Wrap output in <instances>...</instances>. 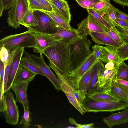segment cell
I'll list each match as a JSON object with an SVG mask.
<instances>
[{
  "label": "cell",
  "mask_w": 128,
  "mask_h": 128,
  "mask_svg": "<svg viewBox=\"0 0 128 128\" xmlns=\"http://www.w3.org/2000/svg\"><path fill=\"white\" fill-rule=\"evenodd\" d=\"M44 54L51 61L62 74L70 71L71 62L69 45L60 41L45 50Z\"/></svg>",
  "instance_id": "6da1fadb"
},
{
  "label": "cell",
  "mask_w": 128,
  "mask_h": 128,
  "mask_svg": "<svg viewBox=\"0 0 128 128\" xmlns=\"http://www.w3.org/2000/svg\"><path fill=\"white\" fill-rule=\"evenodd\" d=\"M92 44L87 37L80 36L74 42L69 44L71 62L70 72L81 65L91 54L92 52L90 48Z\"/></svg>",
  "instance_id": "7a4b0ae2"
},
{
  "label": "cell",
  "mask_w": 128,
  "mask_h": 128,
  "mask_svg": "<svg viewBox=\"0 0 128 128\" xmlns=\"http://www.w3.org/2000/svg\"><path fill=\"white\" fill-rule=\"evenodd\" d=\"M49 66L56 74L60 85L62 90L66 95L70 103L82 115L87 112L82 104L83 102L78 91L66 76L62 74L54 64L48 60Z\"/></svg>",
  "instance_id": "3957f363"
},
{
  "label": "cell",
  "mask_w": 128,
  "mask_h": 128,
  "mask_svg": "<svg viewBox=\"0 0 128 128\" xmlns=\"http://www.w3.org/2000/svg\"><path fill=\"white\" fill-rule=\"evenodd\" d=\"M36 41L30 30L18 34H12L3 38L0 40V46L5 47L8 50L18 48H34Z\"/></svg>",
  "instance_id": "277c9868"
},
{
  "label": "cell",
  "mask_w": 128,
  "mask_h": 128,
  "mask_svg": "<svg viewBox=\"0 0 128 128\" xmlns=\"http://www.w3.org/2000/svg\"><path fill=\"white\" fill-rule=\"evenodd\" d=\"M90 99L89 101L85 103L84 102L82 104L87 112H113L124 110L128 107V102L120 100H96Z\"/></svg>",
  "instance_id": "5b68a950"
},
{
  "label": "cell",
  "mask_w": 128,
  "mask_h": 128,
  "mask_svg": "<svg viewBox=\"0 0 128 128\" xmlns=\"http://www.w3.org/2000/svg\"><path fill=\"white\" fill-rule=\"evenodd\" d=\"M33 13L38 25L28 28L45 34H52L56 33L58 28L60 26L43 11L34 10Z\"/></svg>",
  "instance_id": "8992f818"
},
{
  "label": "cell",
  "mask_w": 128,
  "mask_h": 128,
  "mask_svg": "<svg viewBox=\"0 0 128 128\" xmlns=\"http://www.w3.org/2000/svg\"><path fill=\"white\" fill-rule=\"evenodd\" d=\"M28 9L27 0H17L8 13V26L16 29L20 28V22Z\"/></svg>",
  "instance_id": "52a82bcc"
},
{
  "label": "cell",
  "mask_w": 128,
  "mask_h": 128,
  "mask_svg": "<svg viewBox=\"0 0 128 128\" xmlns=\"http://www.w3.org/2000/svg\"><path fill=\"white\" fill-rule=\"evenodd\" d=\"M87 18L78 25L77 30L80 36L86 37L92 32L107 33L108 29L92 15L88 13Z\"/></svg>",
  "instance_id": "ba28073f"
},
{
  "label": "cell",
  "mask_w": 128,
  "mask_h": 128,
  "mask_svg": "<svg viewBox=\"0 0 128 128\" xmlns=\"http://www.w3.org/2000/svg\"><path fill=\"white\" fill-rule=\"evenodd\" d=\"M6 105L3 112L6 122L9 124H17L19 119V111L14 95L10 90L5 95Z\"/></svg>",
  "instance_id": "9c48e42d"
},
{
  "label": "cell",
  "mask_w": 128,
  "mask_h": 128,
  "mask_svg": "<svg viewBox=\"0 0 128 128\" xmlns=\"http://www.w3.org/2000/svg\"><path fill=\"white\" fill-rule=\"evenodd\" d=\"M118 68L110 70L106 69L104 65L101 67L98 74L97 80L95 86V92H102L110 94Z\"/></svg>",
  "instance_id": "30bf717a"
},
{
  "label": "cell",
  "mask_w": 128,
  "mask_h": 128,
  "mask_svg": "<svg viewBox=\"0 0 128 128\" xmlns=\"http://www.w3.org/2000/svg\"><path fill=\"white\" fill-rule=\"evenodd\" d=\"M24 54L30 60L38 66L46 76V78L50 81L55 88L58 91L62 90V88L58 76L53 72L49 66L45 62L43 54H40V56L29 54L25 50Z\"/></svg>",
  "instance_id": "8fae6325"
},
{
  "label": "cell",
  "mask_w": 128,
  "mask_h": 128,
  "mask_svg": "<svg viewBox=\"0 0 128 128\" xmlns=\"http://www.w3.org/2000/svg\"><path fill=\"white\" fill-rule=\"evenodd\" d=\"M97 61L95 60L92 52L91 54L80 66L75 70L64 75L66 76L78 91L79 82L81 78L92 67Z\"/></svg>",
  "instance_id": "7c38bea8"
},
{
  "label": "cell",
  "mask_w": 128,
  "mask_h": 128,
  "mask_svg": "<svg viewBox=\"0 0 128 128\" xmlns=\"http://www.w3.org/2000/svg\"><path fill=\"white\" fill-rule=\"evenodd\" d=\"M27 28L28 30L32 31L35 38L36 46L33 49L35 53L44 54L46 49L54 45L58 42L48 34L38 32L28 28Z\"/></svg>",
  "instance_id": "4fadbf2b"
},
{
  "label": "cell",
  "mask_w": 128,
  "mask_h": 128,
  "mask_svg": "<svg viewBox=\"0 0 128 128\" xmlns=\"http://www.w3.org/2000/svg\"><path fill=\"white\" fill-rule=\"evenodd\" d=\"M36 76H33L27 80L14 82L11 89L14 93L17 102L22 104L24 107L26 106H29L27 98V91L30 82L33 81Z\"/></svg>",
  "instance_id": "5bb4252c"
},
{
  "label": "cell",
  "mask_w": 128,
  "mask_h": 128,
  "mask_svg": "<svg viewBox=\"0 0 128 128\" xmlns=\"http://www.w3.org/2000/svg\"><path fill=\"white\" fill-rule=\"evenodd\" d=\"M48 34L56 40L68 44L74 42L80 37L77 29H67L60 26L58 28L56 33Z\"/></svg>",
  "instance_id": "9a60e30c"
},
{
  "label": "cell",
  "mask_w": 128,
  "mask_h": 128,
  "mask_svg": "<svg viewBox=\"0 0 128 128\" xmlns=\"http://www.w3.org/2000/svg\"><path fill=\"white\" fill-rule=\"evenodd\" d=\"M49 2L54 12L60 17L70 23L71 15L67 1L65 0H53Z\"/></svg>",
  "instance_id": "2e32d148"
},
{
  "label": "cell",
  "mask_w": 128,
  "mask_h": 128,
  "mask_svg": "<svg viewBox=\"0 0 128 128\" xmlns=\"http://www.w3.org/2000/svg\"><path fill=\"white\" fill-rule=\"evenodd\" d=\"M103 121L110 128L128 122V108L123 111L112 114L104 118Z\"/></svg>",
  "instance_id": "e0dca14e"
},
{
  "label": "cell",
  "mask_w": 128,
  "mask_h": 128,
  "mask_svg": "<svg viewBox=\"0 0 128 128\" xmlns=\"http://www.w3.org/2000/svg\"><path fill=\"white\" fill-rule=\"evenodd\" d=\"M115 47L109 46L104 47L100 60L104 63L112 61L118 66L122 61L117 54Z\"/></svg>",
  "instance_id": "ac0fdd59"
},
{
  "label": "cell",
  "mask_w": 128,
  "mask_h": 128,
  "mask_svg": "<svg viewBox=\"0 0 128 128\" xmlns=\"http://www.w3.org/2000/svg\"><path fill=\"white\" fill-rule=\"evenodd\" d=\"M90 35L95 43L99 45H105L115 48L120 46L111 38L106 32H92Z\"/></svg>",
  "instance_id": "d6986e66"
},
{
  "label": "cell",
  "mask_w": 128,
  "mask_h": 128,
  "mask_svg": "<svg viewBox=\"0 0 128 128\" xmlns=\"http://www.w3.org/2000/svg\"><path fill=\"white\" fill-rule=\"evenodd\" d=\"M24 50V48H22L17 54L14 60L9 72L6 93L11 89Z\"/></svg>",
  "instance_id": "ffe728a7"
},
{
  "label": "cell",
  "mask_w": 128,
  "mask_h": 128,
  "mask_svg": "<svg viewBox=\"0 0 128 128\" xmlns=\"http://www.w3.org/2000/svg\"><path fill=\"white\" fill-rule=\"evenodd\" d=\"M104 65L102 62L99 60L96 62L91 69L89 82L88 87L86 96L95 92V87L97 80L98 74L101 67Z\"/></svg>",
  "instance_id": "44dd1931"
},
{
  "label": "cell",
  "mask_w": 128,
  "mask_h": 128,
  "mask_svg": "<svg viewBox=\"0 0 128 128\" xmlns=\"http://www.w3.org/2000/svg\"><path fill=\"white\" fill-rule=\"evenodd\" d=\"M22 48H18L13 50H8L9 52V58L7 64L5 66V70L4 84V93H6V91L9 72L14 60L17 54Z\"/></svg>",
  "instance_id": "7402d4cb"
},
{
  "label": "cell",
  "mask_w": 128,
  "mask_h": 128,
  "mask_svg": "<svg viewBox=\"0 0 128 128\" xmlns=\"http://www.w3.org/2000/svg\"><path fill=\"white\" fill-rule=\"evenodd\" d=\"M92 68L83 76L79 82L78 92L83 103L86 96L87 90L90 80Z\"/></svg>",
  "instance_id": "603a6c76"
},
{
  "label": "cell",
  "mask_w": 128,
  "mask_h": 128,
  "mask_svg": "<svg viewBox=\"0 0 128 128\" xmlns=\"http://www.w3.org/2000/svg\"><path fill=\"white\" fill-rule=\"evenodd\" d=\"M20 66L36 74H39L46 77V75L41 69L26 56L22 58Z\"/></svg>",
  "instance_id": "cb8c5ba5"
},
{
  "label": "cell",
  "mask_w": 128,
  "mask_h": 128,
  "mask_svg": "<svg viewBox=\"0 0 128 128\" xmlns=\"http://www.w3.org/2000/svg\"><path fill=\"white\" fill-rule=\"evenodd\" d=\"M20 24L27 28L38 25L37 20L32 10L29 8L20 22Z\"/></svg>",
  "instance_id": "d4e9b609"
},
{
  "label": "cell",
  "mask_w": 128,
  "mask_h": 128,
  "mask_svg": "<svg viewBox=\"0 0 128 128\" xmlns=\"http://www.w3.org/2000/svg\"><path fill=\"white\" fill-rule=\"evenodd\" d=\"M36 74L25 68L20 66L15 76L14 82L27 80L33 76H36Z\"/></svg>",
  "instance_id": "484cf974"
},
{
  "label": "cell",
  "mask_w": 128,
  "mask_h": 128,
  "mask_svg": "<svg viewBox=\"0 0 128 128\" xmlns=\"http://www.w3.org/2000/svg\"><path fill=\"white\" fill-rule=\"evenodd\" d=\"M88 97L90 99L96 100H120L109 93L102 92H95Z\"/></svg>",
  "instance_id": "4316f807"
},
{
  "label": "cell",
  "mask_w": 128,
  "mask_h": 128,
  "mask_svg": "<svg viewBox=\"0 0 128 128\" xmlns=\"http://www.w3.org/2000/svg\"><path fill=\"white\" fill-rule=\"evenodd\" d=\"M110 94L120 100L128 102V96L113 81Z\"/></svg>",
  "instance_id": "83f0119b"
},
{
  "label": "cell",
  "mask_w": 128,
  "mask_h": 128,
  "mask_svg": "<svg viewBox=\"0 0 128 128\" xmlns=\"http://www.w3.org/2000/svg\"><path fill=\"white\" fill-rule=\"evenodd\" d=\"M115 78L128 81V66L122 61L118 66Z\"/></svg>",
  "instance_id": "f1b7e54d"
},
{
  "label": "cell",
  "mask_w": 128,
  "mask_h": 128,
  "mask_svg": "<svg viewBox=\"0 0 128 128\" xmlns=\"http://www.w3.org/2000/svg\"><path fill=\"white\" fill-rule=\"evenodd\" d=\"M24 108V113L22 116V119L18 126L22 125L23 128H28L30 125L32 121L31 117L32 113L30 110L29 106H26Z\"/></svg>",
  "instance_id": "f546056e"
},
{
  "label": "cell",
  "mask_w": 128,
  "mask_h": 128,
  "mask_svg": "<svg viewBox=\"0 0 128 128\" xmlns=\"http://www.w3.org/2000/svg\"><path fill=\"white\" fill-rule=\"evenodd\" d=\"M112 6L110 2V0L100 1L94 5L92 9L102 16L108 7Z\"/></svg>",
  "instance_id": "4dcf8cb0"
},
{
  "label": "cell",
  "mask_w": 128,
  "mask_h": 128,
  "mask_svg": "<svg viewBox=\"0 0 128 128\" xmlns=\"http://www.w3.org/2000/svg\"><path fill=\"white\" fill-rule=\"evenodd\" d=\"M43 11L48 14L60 27L67 29H72L70 23L60 17L53 11L52 12Z\"/></svg>",
  "instance_id": "1f68e13d"
},
{
  "label": "cell",
  "mask_w": 128,
  "mask_h": 128,
  "mask_svg": "<svg viewBox=\"0 0 128 128\" xmlns=\"http://www.w3.org/2000/svg\"><path fill=\"white\" fill-rule=\"evenodd\" d=\"M108 35L120 46L124 44V42L120 36L116 26L113 24L112 28L109 30L106 33Z\"/></svg>",
  "instance_id": "d6a6232c"
},
{
  "label": "cell",
  "mask_w": 128,
  "mask_h": 128,
  "mask_svg": "<svg viewBox=\"0 0 128 128\" xmlns=\"http://www.w3.org/2000/svg\"><path fill=\"white\" fill-rule=\"evenodd\" d=\"M87 10L88 13H90L92 15L109 30L112 28L113 24L110 23L102 16L96 12L93 9H87Z\"/></svg>",
  "instance_id": "836d02e7"
},
{
  "label": "cell",
  "mask_w": 128,
  "mask_h": 128,
  "mask_svg": "<svg viewBox=\"0 0 128 128\" xmlns=\"http://www.w3.org/2000/svg\"><path fill=\"white\" fill-rule=\"evenodd\" d=\"M116 52L122 61L128 60V43L115 48Z\"/></svg>",
  "instance_id": "e575fe53"
},
{
  "label": "cell",
  "mask_w": 128,
  "mask_h": 128,
  "mask_svg": "<svg viewBox=\"0 0 128 128\" xmlns=\"http://www.w3.org/2000/svg\"><path fill=\"white\" fill-rule=\"evenodd\" d=\"M114 8L113 6L112 7H108L104 14L102 16L110 23L114 25L116 18L114 10Z\"/></svg>",
  "instance_id": "d590c367"
},
{
  "label": "cell",
  "mask_w": 128,
  "mask_h": 128,
  "mask_svg": "<svg viewBox=\"0 0 128 128\" xmlns=\"http://www.w3.org/2000/svg\"><path fill=\"white\" fill-rule=\"evenodd\" d=\"M17 0H0V17L4 11L9 9L12 7Z\"/></svg>",
  "instance_id": "8d00e7d4"
},
{
  "label": "cell",
  "mask_w": 128,
  "mask_h": 128,
  "mask_svg": "<svg viewBox=\"0 0 128 128\" xmlns=\"http://www.w3.org/2000/svg\"><path fill=\"white\" fill-rule=\"evenodd\" d=\"M81 7L87 9H92L94 5L100 0H75Z\"/></svg>",
  "instance_id": "74e56055"
},
{
  "label": "cell",
  "mask_w": 128,
  "mask_h": 128,
  "mask_svg": "<svg viewBox=\"0 0 128 128\" xmlns=\"http://www.w3.org/2000/svg\"><path fill=\"white\" fill-rule=\"evenodd\" d=\"M113 82L128 96V81L114 78Z\"/></svg>",
  "instance_id": "f35d334b"
},
{
  "label": "cell",
  "mask_w": 128,
  "mask_h": 128,
  "mask_svg": "<svg viewBox=\"0 0 128 128\" xmlns=\"http://www.w3.org/2000/svg\"><path fill=\"white\" fill-rule=\"evenodd\" d=\"M0 60L4 63L5 66L7 64L9 58V51L3 46H0Z\"/></svg>",
  "instance_id": "ab89813d"
},
{
  "label": "cell",
  "mask_w": 128,
  "mask_h": 128,
  "mask_svg": "<svg viewBox=\"0 0 128 128\" xmlns=\"http://www.w3.org/2000/svg\"><path fill=\"white\" fill-rule=\"evenodd\" d=\"M29 9L33 11H44V10L37 0H27Z\"/></svg>",
  "instance_id": "60d3db41"
},
{
  "label": "cell",
  "mask_w": 128,
  "mask_h": 128,
  "mask_svg": "<svg viewBox=\"0 0 128 128\" xmlns=\"http://www.w3.org/2000/svg\"><path fill=\"white\" fill-rule=\"evenodd\" d=\"M116 26L119 34L123 40L124 44L128 43V29L118 26Z\"/></svg>",
  "instance_id": "b9f144b4"
},
{
  "label": "cell",
  "mask_w": 128,
  "mask_h": 128,
  "mask_svg": "<svg viewBox=\"0 0 128 128\" xmlns=\"http://www.w3.org/2000/svg\"><path fill=\"white\" fill-rule=\"evenodd\" d=\"M5 67L4 63L0 61V92L4 94V79L5 73Z\"/></svg>",
  "instance_id": "7bdbcfd3"
},
{
  "label": "cell",
  "mask_w": 128,
  "mask_h": 128,
  "mask_svg": "<svg viewBox=\"0 0 128 128\" xmlns=\"http://www.w3.org/2000/svg\"><path fill=\"white\" fill-rule=\"evenodd\" d=\"M104 47L99 45L96 44L92 46L94 57L96 61L100 60V57Z\"/></svg>",
  "instance_id": "ee69618b"
},
{
  "label": "cell",
  "mask_w": 128,
  "mask_h": 128,
  "mask_svg": "<svg viewBox=\"0 0 128 128\" xmlns=\"http://www.w3.org/2000/svg\"><path fill=\"white\" fill-rule=\"evenodd\" d=\"M70 123L76 126V128H94V124L92 123L86 124H82L77 122L74 118H71L69 119Z\"/></svg>",
  "instance_id": "f6af8a7d"
},
{
  "label": "cell",
  "mask_w": 128,
  "mask_h": 128,
  "mask_svg": "<svg viewBox=\"0 0 128 128\" xmlns=\"http://www.w3.org/2000/svg\"><path fill=\"white\" fill-rule=\"evenodd\" d=\"M116 17L117 18L128 22V15L115 8L114 9Z\"/></svg>",
  "instance_id": "bcb514c9"
},
{
  "label": "cell",
  "mask_w": 128,
  "mask_h": 128,
  "mask_svg": "<svg viewBox=\"0 0 128 128\" xmlns=\"http://www.w3.org/2000/svg\"><path fill=\"white\" fill-rule=\"evenodd\" d=\"M43 8L44 11L52 12L53 11L50 2L46 0H37Z\"/></svg>",
  "instance_id": "7dc6e473"
},
{
  "label": "cell",
  "mask_w": 128,
  "mask_h": 128,
  "mask_svg": "<svg viewBox=\"0 0 128 128\" xmlns=\"http://www.w3.org/2000/svg\"><path fill=\"white\" fill-rule=\"evenodd\" d=\"M6 102L4 94L0 92V112H3L5 109Z\"/></svg>",
  "instance_id": "c3c4849f"
},
{
  "label": "cell",
  "mask_w": 128,
  "mask_h": 128,
  "mask_svg": "<svg viewBox=\"0 0 128 128\" xmlns=\"http://www.w3.org/2000/svg\"><path fill=\"white\" fill-rule=\"evenodd\" d=\"M114 25L118 26L124 28L128 29V23L124 20L116 18Z\"/></svg>",
  "instance_id": "681fc988"
},
{
  "label": "cell",
  "mask_w": 128,
  "mask_h": 128,
  "mask_svg": "<svg viewBox=\"0 0 128 128\" xmlns=\"http://www.w3.org/2000/svg\"><path fill=\"white\" fill-rule=\"evenodd\" d=\"M104 66L106 70H112L118 68V66L113 62L110 61L106 63Z\"/></svg>",
  "instance_id": "f907efd6"
},
{
  "label": "cell",
  "mask_w": 128,
  "mask_h": 128,
  "mask_svg": "<svg viewBox=\"0 0 128 128\" xmlns=\"http://www.w3.org/2000/svg\"><path fill=\"white\" fill-rule=\"evenodd\" d=\"M123 7H128V0H112Z\"/></svg>",
  "instance_id": "816d5d0a"
},
{
  "label": "cell",
  "mask_w": 128,
  "mask_h": 128,
  "mask_svg": "<svg viewBox=\"0 0 128 128\" xmlns=\"http://www.w3.org/2000/svg\"><path fill=\"white\" fill-rule=\"evenodd\" d=\"M75 127H71V126H70V127H68V128H75Z\"/></svg>",
  "instance_id": "f5cc1de1"
},
{
  "label": "cell",
  "mask_w": 128,
  "mask_h": 128,
  "mask_svg": "<svg viewBox=\"0 0 128 128\" xmlns=\"http://www.w3.org/2000/svg\"><path fill=\"white\" fill-rule=\"evenodd\" d=\"M47 0V1H48V2H49L52 0Z\"/></svg>",
  "instance_id": "db71d44e"
},
{
  "label": "cell",
  "mask_w": 128,
  "mask_h": 128,
  "mask_svg": "<svg viewBox=\"0 0 128 128\" xmlns=\"http://www.w3.org/2000/svg\"><path fill=\"white\" fill-rule=\"evenodd\" d=\"M101 0V1H104V0Z\"/></svg>",
  "instance_id": "11a10c76"
}]
</instances>
